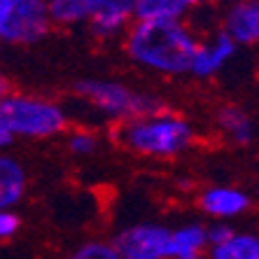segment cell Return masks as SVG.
Returning <instances> with one entry per match:
<instances>
[{"instance_id": "6da1fadb", "label": "cell", "mask_w": 259, "mask_h": 259, "mask_svg": "<svg viewBox=\"0 0 259 259\" xmlns=\"http://www.w3.org/2000/svg\"><path fill=\"white\" fill-rule=\"evenodd\" d=\"M199 45L201 40L194 35L185 19L133 21L124 37L128 59L168 77L192 75Z\"/></svg>"}, {"instance_id": "7a4b0ae2", "label": "cell", "mask_w": 259, "mask_h": 259, "mask_svg": "<svg viewBox=\"0 0 259 259\" xmlns=\"http://www.w3.org/2000/svg\"><path fill=\"white\" fill-rule=\"evenodd\" d=\"M115 140L140 157H178L194 143V128L187 119L170 112L119 121Z\"/></svg>"}, {"instance_id": "3957f363", "label": "cell", "mask_w": 259, "mask_h": 259, "mask_svg": "<svg viewBox=\"0 0 259 259\" xmlns=\"http://www.w3.org/2000/svg\"><path fill=\"white\" fill-rule=\"evenodd\" d=\"M0 126H7L14 138H52L66 131L68 117L59 103L47 98L5 94L0 101Z\"/></svg>"}, {"instance_id": "277c9868", "label": "cell", "mask_w": 259, "mask_h": 259, "mask_svg": "<svg viewBox=\"0 0 259 259\" xmlns=\"http://www.w3.org/2000/svg\"><path fill=\"white\" fill-rule=\"evenodd\" d=\"M75 94L82 101L103 112L110 119L128 121L138 117L161 115L163 105L152 94H136L115 79H82L75 84Z\"/></svg>"}, {"instance_id": "5b68a950", "label": "cell", "mask_w": 259, "mask_h": 259, "mask_svg": "<svg viewBox=\"0 0 259 259\" xmlns=\"http://www.w3.org/2000/svg\"><path fill=\"white\" fill-rule=\"evenodd\" d=\"M52 28L47 0H0V37L7 45L40 42Z\"/></svg>"}, {"instance_id": "8992f818", "label": "cell", "mask_w": 259, "mask_h": 259, "mask_svg": "<svg viewBox=\"0 0 259 259\" xmlns=\"http://www.w3.org/2000/svg\"><path fill=\"white\" fill-rule=\"evenodd\" d=\"M170 234L161 224H133L115 236L112 245L121 259H170Z\"/></svg>"}, {"instance_id": "52a82bcc", "label": "cell", "mask_w": 259, "mask_h": 259, "mask_svg": "<svg viewBox=\"0 0 259 259\" xmlns=\"http://www.w3.org/2000/svg\"><path fill=\"white\" fill-rule=\"evenodd\" d=\"M136 21L133 0H89V28L98 37L126 33Z\"/></svg>"}, {"instance_id": "ba28073f", "label": "cell", "mask_w": 259, "mask_h": 259, "mask_svg": "<svg viewBox=\"0 0 259 259\" xmlns=\"http://www.w3.org/2000/svg\"><path fill=\"white\" fill-rule=\"evenodd\" d=\"M236 49H238V45L231 40V35L227 30L224 28L212 30L205 40H201L196 59H194L192 75L201 79L217 75L236 56Z\"/></svg>"}, {"instance_id": "9c48e42d", "label": "cell", "mask_w": 259, "mask_h": 259, "mask_svg": "<svg viewBox=\"0 0 259 259\" xmlns=\"http://www.w3.org/2000/svg\"><path fill=\"white\" fill-rule=\"evenodd\" d=\"M222 28L236 45L259 47V0H234L222 17Z\"/></svg>"}, {"instance_id": "30bf717a", "label": "cell", "mask_w": 259, "mask_h": 259, "mask_svg": "<svg viewBox=\"0 0 259 259\" xmlns=\"http://www.w3.org/2000/svg\"><path fill=\"white\" fill-rule=\"evenodd\" d=\"M250 196L236 187H210L199 196V205L205 215L224 222L227 217H238L250 208Z\"/></svg>"}, {"instance_id": "8fae6325", "label": "cell", "mask_w": 259, "mask_h": 259, "mask_svg": "<svg viewBox=\"0 0 259 259\" xmlns=\"http://www.w3.org/2000/svg\"><path fill=\"white\" fill-rule=\"evenodd\" d=\"M208 250L210 241L203 224H185L170 234V259H201Z\"/></svg>"}, {"instance_id": "7c38bea8", "label": "cell", "mask_w": 259, "mask_h": 259, "mask_svg": "<svg viewBox=\"0 0 259 259\" xmlns=\"http://www.w3.org/2000/svg\"><path fill=\"white\" fill-rule=\"evenodd\" d=\"M26 192V170L10 154L0 157V210H14Z\"/></svg>"}, {"instance_id": "4fadbf2b", "label": "cell", "mask_w": 259, "mask_h": 259, "mask_svg": "<svg viewBox=\"0 0 259 259\" xmlns=\"http://www.w3.org/2000/svg\"><path fill=\"white\" fill-rule=\"evenodd\" d=\"M217 126L234 145H250L254 138L252 117L238 105H224L217 110Z\"/></svg>"}, {"instance_id": "5bb4252c", "label": "cell", "mask_w": 259, "mask_h": 259, "mask_svg": "<svg viewBox=\"0 0 259 259\" xmlns=\"http://www.w3.org/2000/svg\"><path fill=\"white\" fill-rule=\"evenodd\" d=\"M208 259H259V234L236 231L229 241L210 247Z\"/></svg>"}, {"instance_id": "9a60e30c", "label": "cell", "mask_w": 259, "mask_h": 259, "mask_svg": "<svg viewBox=\"0 0 259 259\" xmlns=\"http://www.w3.org/2000/svg\"><path fill=\"white\" fill-rule=\"evenodd\" d=\"M136 21H163V19H185L189 5L185 0H133Z\"/></svg>"}, {"instance_id": "2e32d148", "label": "cell", "mask_w": 259, "mask_h": 259, "mask_svg": "<svg viewBox=\"0 0 259 259\" xmlns=\"http://www.w3.org/2000/svg\"><path fill=\"white\" fill-rule=\"evenodd\" d=\"M47 5L54 26L89 24V0H47Z\"/></svg>"}, {"instance_id": "e0dca14e", "label": "cell", "mask_w": 259, "mask_h": 259, "mask_svg": "<svg viewBox=\"0 0 259 259\" xmlns=\"http://www.w3.org/2000/svg\"><path fill=\"white\" fill-rule=\"evenodd\" d=\"M68 259H121V257L112 243L89 241L84 245H79L77 250H72Z\"/></svg>"}, {"instance_id": "ac0fdd59", "label": "cell", "mask_w": 259, "mask_h": 259, "mask_svg": "<svg viewBox=\"0 0 259 259\" xmlns=\"http://www.w3.org/2000/svg\"><path fill=\"white\" fill-rule=\"evenodd\" d=\"M96 136L89 131H82V128H77V131H72L70 136H68V150L72 152V154H77V157H87V154H91V152L96 150Z\"/></svg>"}, {"instance_id": "d6986e66", "label": "cell", "mask_w": 259, "mask_h": 259, "mask_svg": "<svg viewBox=\"0 0 259 259\" xmlns=\"http://www.w3.org/2000/svg\"><path fill=\"white\" fill-rule=\"evenodd\" d=\"M19 229H21V217H19V212L17 210H0V236H3V241L17 236Z\"/></svg>"}, {"instance_id": "ffe728a7", "label": "cell", "mask_w": 259, "mask_h": 259, "mask_svg": "<svg viewBox=\"0 0 259 259\" xmlns=\"http://www.w3.org/2000/svg\"><path fill=\"white\" fill-rule=\"evenodd\" d=\"M234 234H236L234 227H229L227 222H215V224H210V227H208V241H210V247L220 245V243H224V241H229Z\"/></svg>"}, {"instance_id": "44dd1931", "label": "cell", "mask_w": 259, "mask_h": 259, "mask_svg": "<svg viewBox=\"0 0 259 259\" xmlns=\"http://www.w3.org/2000/svg\"><path fill=\"white\" fill-rule=\"evenodd\" d=\"M14 140V133L7 126H0V147H10Z\"/></svg>"}, {"instance_id": "7402d4cb", "label": "cell", "mask_w": 259, "mask_h": 259, "mask_svg": "<svg viewBox=\"0 0 259 259\" xmlns=\"http://www.w3.org/2000/svg\"><path fill=\"white\" fill-rule=\"evenodd\" d=\"M185 3H187L189 10H192V7H201V5H205V3H210V0H185Z\"/></svg>"}, {"instance_id": "603a6c76", "label": "cell", "mask_w": 259, "mask_h": 259, "mask_svg": "<svg viewBox=\"0 0 259 259\" xmlns=\"http://www.w3.org/2000/svg\"><path fill=\"white\" fill-rule=\"evenodd\" d=\"M201 259H203V257H201Z\"/></svg>"}, {"instance_id": "cb8c5ba5", "label": "cell", "mask_w": 259, "mask_h": 259, "mask_svg": "<svg viewBox=\"0 0 259 259\" xmlns=\"http://www.w3.org/2000/svg\"><path fill=\"white\" fill-rule=\"evenodd\" d=\"M257 194H259V192H257Z\"/></svg>"}]
</instances>
